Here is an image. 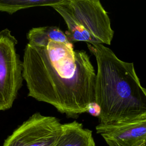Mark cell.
<instances>
[{
    "instance_id": "cell-1",
    "label": "cell",
    "mask_w": 146,
    "mask_h": 146,
    "mask_svg": "<svg viewBox=\"0 0 146 146\" xmlns=\"http://www.w3.org/2000/svg\"><path fill=\"white\" fill-rule=\"evenodd\" d=\"M22 64L28 96L73 118L87 112L95 102L96 72L85 51L62 42L27 43Z\"/></svg>"
},
{
    "instance_id": "cell-2",
    "label": "cell",
    "mask_w": 146,
    "mask_h": 146,
    "mask_svg": "<svg viewBox=\"0 0 146 146\" xmlns=\"http://www.w3.org/2000/svg\"><path fill=\"white\" fill-rule=\"evenodd\" d=\"M97 64L95 96L100 110L99 124L131 120L146 115V88L133 63L120 59L102 44L87 43Z\"/></svg>"
},
{
    "instance_id": "cell-3",
    "label": "cell",
    "mask_w": 146,
    "mask_h": 146,
    "mask_svg": "<svg viewBox=\"0 0 146 146\" xmlns=\"http://www.w3.org/2000/svg\"><path fill=\"white\" fill-rule=\"evenodd\" d=\"M64 19L65 34L71 43L110 44L114 31L109 16L99 0H62L51 6Z\"/></svg>"
},
{
    "instance_id": "cell-4",
    "label": "cell",
    "mask_w": 146,
    "mask_h": 146,
    "mask_svg": "<svg viewBox=\"0 0 146 146\" xmlns=\"http://www.w3.org/2000/svg\"><path fill=\"white\" fill-rule=\"evenodd\" d=\"M17 44V39L8 29L0 31V111L11 108L24 80Z\"/></svg>"
},
{
    "instance_id": "cell-5",
    "label": "cell",
    "mask_w": 146,
    "mask_h": 146,
    "mask_svg": "<svg viewBox=\"0 0 146 146\" xmlns=\"http://www.w3.org/2000/svg\"><path fill=\"white\" fill-rule=\"evenodd\" d=\"M61 125L55 117L34 113L6 138L2 146H55Z\"/></svg>"
},
{
    "instance_id": "cell-6",
    "label": "cell",
    "mask_w": 146,
    "mask_h": 146,
    "mask_svg": "<svg viewBox=\"0 0 146 146\" xmlns=\"http://www.w3.org/2000/svg\"><path fill=\"white\" fill-rule=\"evenodd\" d=\"M96 131L108 146H139L146 140V115L109 124H99Z\"/></svg>"
},
{
    "instance_id": "cell-7",
    "label": "cell",
    "mask_w": 146,
    "mask_h": 146,
    "mask_svg": "<svg viewBox=\"0 0 146 146\" xmlns=\"http://www.w3.org/2000/svg\"><path fill=\"white\" fill-rule=\"evenodd\" d=\"M55 146H95L91 130L76 121L62 124Z\"/></svg>"
},
{
    "instance_id": "cell-8",
    "label": "cell",
    "mask_w": 146,
    "mask_h": 146,
    "mask_svg": "<svg viewBox=\"0 0 146 146\" xmlns=\"http://www.w3.org/2000/svg\"><path fill=\"white\" fill-rule=\"evenodd\" d=\"M28 43L35 45H44L50 41L62 42L72 46L65 33L56 26L34 27L27 34Z\"/></svg>"
},
{
    "instance_id": "cell-9",
    "label": "cell",
    "mask_w": 146,
    "mask_h": 146,
    "mask_svg": "<svg viewBox=\"0 0 146 146\" xmlns=\"http://www.w3.org/2000/svg\"><path fill=\"white\" fill-rule=\"evenodd\" d=\"M62 0H0V11L12 14L21 9L36 6H52Z\"/></svg>"
},
{
    "instance_id": "cell-10",
    "label": "cell",
    "mask_w": 146,
    "mask_h": 146,
    "mask_svg": "<svg viewBox=\"0 0 146 146\" xmlns=\"http://www.w3.org/2000/svg\"><path fill=\"white\" fill-rule=\"evenodd\" d=\"M87 112H88L90 114L94 116L98 117L100 112V107L95 102L92 103L89 105Z\"/></svg>"
},
{
    "instance_id": "cell-11",
    "label": "cell",
    "mask_w": 146,
    "mask_h": 146,
    "mask_svg": "<svg viewBox=\"0 0 146 146\" xmlns=\"http://www.w3.org/2000/svg\"><path fill=\"white\" fill-rule=\"evenodd\" d=\"M139 146H146V140L144 141V142H143L140 145H139Z\"/></svg>"
}]
</instances>
